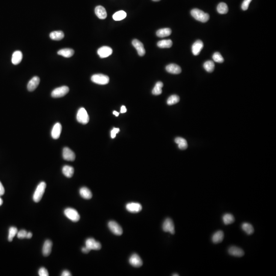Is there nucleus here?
<instances>
[{"label": "nucleus", "instance_id": "obj_1", "mask_svg": "<svg viewBox=\"0 0 276 276\" xmlns=\"http://www.w3.org/2000/svg\"><path fill=\"white\" fill-rule=\"evenodd\" d=\"M191 14L195 20L202 23L208 21L210 18L209 14L197 8L192 9L191 11Z\"/></svg>", "mask_w": 276, "mask_h": 276}, {"label": "nucleus", "instance_id": "obj_2", "mask_svg": "<svg viewBox=\"0 0 276 276\" xmlns=\"http://www.w3.org/2000/svg\"><path fill=\"white\" fill-rule=\"evenodd\" d=\"M46 188V184L44 182H42L38 185L36 190L33 194V201L35 202H38L42 198Z\"/></svg>", "mask_w": 276, "mask_h": 276}, {"label": "nucleus", "instance_id": "obj_3", "mask_svg": "<svg viewBox=\"0 0 276 276\" xmlns=\"http://www.w3.org/2000/svg\"><path fill=\"white\" fill-rule=\"evenodd\" d=\"M91 80L94 83L98 85H105L109 83L110 78L109 76L102 74H94L91 77Z\"/></svg>", "mask_w": 276, "mask_h": 276}, {"label": "nucleus", "instance_id": "obj_4", "mask_svg": "<svg viewBox=\"0 0 276 276\" xmlns=\"http://www.w3.org/2000/svg\"><path fill=\"white\" fill-rule=\"evenodd\" d=\"M77 120L79 123L82 124H86L89 121V116L86 109L83 107L80 108L77 112Z\"/></svg>", "mask_w": 276, "mask_h": 276}, {"label": "nucleus", "instance_id": "obj_5", "mask_svg": "<svg viewBox=\"0 0 276 276\" xmlns=\"http://www.w3.org/2000/svg\"><path fill=\"white\" fill-rule=\"evenodd\" d=\"M64 214L68 218L73 222H77L80 219V215L78 212L73 208H68L65 209Z\"/></svg>", "mask_w": 276, "mask_h": 276}, {"label": "nucleus", "instance_id": "obj_6", "mask_svg": "<svg viewBox=\"0 0 276 276\" xmlns=\"http://www.w3.org/2000/svg\"><path fill=\"white\" fill-rule=\"evenodd\" d=\"M69 92V88L67 86H62L56 88L51 93V96L53 98H61L66 95Z\"/></svg>", "mask_w": 276, "mask_h": 276}, {"label": "nucleus", "instance_id": "obj_7", "mask_svg": "<svg viewBox=\"0 0 276 276\" xmlns=\"http://www.w3.org/2000/svg\"><path fill=\"white\" fill-rule=\"evenodd\" d=\"M163 231L165 232H169L171 234L175 233V227L174 222L170 218H167L164 220L162 226Z\"/></svg>", "mask_w": 276, "mask_h": 276}, {"label": "nucleus", "instance_id": "obj_8", "mask_svg": "<svg viewBox=\"0 0 276 276\" xmlns=\"http://www.w3.org/2000/svg\"><path fill=\"white\" fill-rule=\"evenodd\" d=\"M108 226L113 234L116 235H121L123 233L122 228L115 221H110L108 223Z\"/></svg>", "mask_w": 276, "mask_h": 276}, {"label": "nucleus", "instance_id": "obj_9", "mask_svg": "<svg viewBox=\"0 0 276 276\" xmlns=\"http://www.w3.org/2000/svg\"><path fill=\"white\" fill-rule=\"evenodd\" d=\"M86 246L90 250H99L101 248V245L100 242H97L94 238H90L86 241Z\"/></svg>", "mask_w": 276, "mask_h": 276}, {"label": "nucleus", "instance_id": "obj_10", "mask_svg": "<svg viewBox=\"0 0 276 276\" xmlns=\"http://www.w3.org/2000/svg\"><path fill=\"white\" fill-rule=\"evenodd\" d=\"M230 255L236 257H242L245 255V252L242 249L236 246H232L228 249Z\"/></svg>", "mask_w": 276, "mask_h": 276}, {"label": "nucleus", "instance_id": "obj_11", "mask_svg": "<svg viewBox=\"0 0 276 276\" xmlns=\"http://www.w3.org/2000/svg\"><path fill=\"white\" fill-rule=\"evenodd\" d=\"M113 53L112 49L110 47L107 46H103L100 48L97 51V53L101 58H107L110 56Z\"/></svg>", "mask_w": 276, "mask_h": 276}, {"label": "nucleus", "instance_id": "obj_12", "mask_svg": "<svg viewBox=\"0 0 276 276\" xmlns=\"http://www.w3.org/2000/svg\"><path fill=\"white\" fill-rule=\"evenodd\" d=\"M62 157L63 159L68 161H73L75 159V153L68 147H65L62 151Z\"/></svg>", "mask_w": 276, "mask_h": 276}, {"label": "nucleus", "instance_id": "obj_13", "mask_svg": "<svg viewBox=\"0 0 276 276\" xmlns=\"http://www.w3.org/2000/svg\"><path fill=\"white\" fill-rule=\"evenodd\" d=\"M126 210L131 213H138L142 209L141 205L137 202H130L126 206Z\"/></svg>", "mask_w": 276, "mask_h": 276}, {"label": "nucleus", "instance_id": "obj_14", "mask_svg": "<svg viewBox=\"0 0 276 276\" xmlns=\"http://www.w3.org/2000/svg\"><path fill=\"white\" fill-rule=\"evenodd\" d=\"M133 46L135 48L139 55L143 56L145 55V50L143 44L140 41L137 39H134L132 42Z\"/></svg>", "mask_w": 276, "mask_h": 276}, {"label": "nucleus", "instance_id": "obj_15", "mask_svg": "<svg viewBox=\"0 0 276 276\" xmlns=\"http://www.w3.org/2000/svg\"><path fill=\"white\" fill-rule=\"evenodd\" d=\"M129 262L131 266L136 267H140L143 264V261L140 257L137 254H134L131 255L129 259Z\"/></svg>", "mask_w": 276, "mask_h": 276}, {"label": "nucleus", "instance_id": "obj_16", "mask_svg": "<svg viewBox=\"0 0 276 276\" xmlns=\"http://www.w3.org/2000/svg\"><path fill=\"white\" fill-rule=\"evenodd\" d=\"M204 47V44L201 40H198L192 46V52L195 56L199 54Z\"/></svg>", "mask_w": 276, "mask_h": 276}, {"label": "nucleus", "instance_id": "obj_17", "mask_svg": "<svg viewBox=\"0 0 276 276\" xmlns=\"http://www.w3.org/2000/svg\"><path fill=\"white\" fill-rule=\"evenodd\" d=\"M40 82V78L38 76H34L28 83L27 89L30 92H32L36 89Z\"/></svg>", "mask_w": 276, "mask_h": 276}, {"label": "nucleus", "instance_id": "obj_18", "mask_svg": "<svg viewBox=\"0 0 276 276\" xmlns=\"http://www.w3.org/2000/svg\"><path fill=\"white\" fill-rule=\"evenodd\" d=\"M62 126L61 123H56L53 126L51 131L52 137L54 139H58L61 136Z\"/></svg>", "mask_w": 276, "mask_h": 276}, {"label": "nucleus", "instance_id": "obj_19", "mask_svg": "<svg viewBox=\"0 0 276 276\" xmlns=\"http://www.w3.org/2000/svg\"><path fill=\"white\" fill-rule=\"evenodd\" d=\"M166 70L168 72L174 74H180L182 72L181 67L174 63H171L167 66Z\"/></svg>", "mask_w": 276, "mask_h": 276}, {"label": "nucleus", "instance_id": "obj_20", "mask_svg": "<svg viewBox=\"0 0 276 276\" xmlns=\"http://www.w3.org/2000/svg\"><path fill=\"white\" fill-rule=\"evenodd\" d=\"M95 12L97 17L101 20H104L107 17V12L106 9L103 6H97L95 8Z\"/></svg>", "mask_w": 276, "mask_h": 276}, {"label": "nucleus", "instance_id": "obj_21", "mask_svg": "<svg viewBox=\"0 0 276 276\" xmlns=\"http://www.w3.org/2000/svg\"><path fill=\"white\" fill-rule=\"evenodd\" d=\"M52 242L50 240H46L42 247V254L44 256H48L52 251Z\"/></svg>", "mask_w": 276, "mask_h": 276}, {"label": "nucleus", "instance_id": "obj_22", "mask_svg": "<svg viewBox=\"0 0 276 276\" xmlns=\"http://www.w3.org/2000/svg\"><path fill=\"white\" fill-rule=\"evenodd\" d=\"M224 238V233L223 231H216L212 235V241L215 244H217L222 242Z\"/></svg>", "mask_w": 276, "mask_h": 276}, {"label": "nucleus", "instance_id": "obj_23", "mask_svg": "<svg viewBox=\"0 0 276 276\" xmlns=\"http://www.w3.org/2000/svg\"><path fill=\"white\" fill-rule=\"evenodd\" d=\"M23 58V54L20 51H16L12 54L11 62L14 65H18L21 62Z\"/></svg>", "mask_w": 276, "mask_h": 276}, {"label": "nucleus", "instance_id": "obj_24", "mask_svg": "<svg viewBox=\"0 0 276 276\" xmlns=\"http://www.w3.org/2000/svg\"><path fill=\"white\" fill-rule=\"evenodd\" d=\"M58 54L59 55L63 56L64 58H69L74 55V51L72 49H62L58 52Z\"/></svg>", "mask_w": 276, "mask_h": 276}, {"label": "nucleus", "instance_id": "obj_25", "mask_svg": "<svg viewBox=\"0 0 276 276\" xmlns=\"http://www.w3.org/2000/svg\"><path fill=\"white\" fill-rule=\"evenodd\" d=\"M79 193L84 199H90L92 198V193L89 189L86 187H82L79 190Z\"/></svg>", "mask_w": 276, "mask_h": 276}, {"label": "nucleus", "instance_id": "obj_26", "mask_svg": "<svg viewBox=\"0 0 276 276\" xmlns=\"http://www.w3.org/2000/svg\"><path fill=\"white\" fill-rule=\"evenodd\" d=\"M62 172L63 175L66 176V178H70L71 177H72L74 174V168L69 165H65L62 167Z\"/></svg>", "mask_w": 276, "mask_h": 276}, {"label": "nucleus", "instance_id": "obj_27", "mask_svg": "<svg viewBox=\"0 0 276 276\" xmlns=\"http://www.w3.org/2000/svg\"><path fill=\"white\" fill-rule=\"evenodd\" d=\"M65 37L64 33L62 31H54L50 34V38L54 41H60Z\"/></svg>", "mask_w": 276, "mask_h": 276}, {"label": "nucleus", "instance_id": "obj_28", "mask_svg": "<svg viewBox=\"0 0 276 276\" xmlns=\"http://www.w3.org/2000/svg\"><path fill=\"white\" fill-rule=\"evenodd\" d=\"M242 228L246 234L250 235L254 232V229L251 224L248 222H244L242 225Z\"/></svg>", "mask_w": 276, "mask_h": 276}, {"label": "nucleus", "instance_id": "obj_29", "mask_svg": "<svg viewBox=\"0 0 276 276\" xmlns=\"http://www.w3.org/2000/svg\"><path fill=\"white\" fill-rule=\"evenodd\" d=\"M172 33V31L170 28H166L163 29H159L157 31L156 34L159 38H165L171 35Z\"/></svg>", "mask_w": 276, "mask_h": 276}, {"label": "nucleus", "instance_id": "obj_30", "mask_svg": "<svg viewBox=\"0 0 276 276\" xmlns=\"http://www.w3.org/2000/svg\"><path fill=\"white\" fill-rule=\"evenodd\" d=\"M175 142L178 144V148L180 150H185L188 147L187 141L183 138L178 137L175 138Z\"/></svg>", "mask_w": 276, "mask_h": 276}, {"label": "nucleus", "instance_id": "obj_31", "mask_svg": "<svg viewBox=\"0 0 276 276\" xmlns=\"http://www.w3.org/2000/svg\"><path fill=\"white\" fill-rule=\"evenodd\" d=\"M157 46L160 48H169L172 47V42L171 39H164L159 41Z\"/></svg>", "mask_w": 276, "mask_h": 276}, {"label": "nucleus", "instance_id": "obj_32", "mask_svg": "<svg viewBox=\"0 0 276 276\" xmlns=\"http://www.w3.org/2000/svg\"><path fill=\"white\" fill-rule=\"evenodd\" d=\"M222 221L225 225H229L235 222V218L234 216L230 213H226L222 216Z\"/></svg>", "mask_w": 276, "mask_h": 276}, {"label": "nucleus", "instance_id": "obj_33", "mask_svg": "<svg viewBox=\"0 0 276 276\" xmlns=\"http://www.w3.org/2000/svg\"><path fill=\"white\" fill-rule=\"evenodd\" d=\"M163 87V82H158L155 84V86L153 89L152 93L154 95H159L162 93V88Z\"/></svg>", "mask_w": 276, "mask_h": 276}, {"label": "nucleus", "instance_id": "obj_34", "mask_svg": "<svg viewBox=\"0 0 276 276\" xmlns=\"http://www.w3.org/2000/svg\"><path fill=\"white\" fill-rule=\"evenodd\" d=\"M217 10L219 14H226V13H228L229 10L228 5L225 3L221 2L217 6Z\"/></svg>", "mask_w": 276, "mask_h": 276}, {"label": "nucleus", "instance_id": "obj_35", "mask_svg": "<svg viewBox=\"0 0 276 276\" xmlns=\"http://www.w3.org/2000/svg\"><path fill=\"white\" fill-rule=\"evenodd\" d=\"M126 13L124 11L120 10L116 12L113 15V18L115 21H121L123 20L126 17Z\"/></svg>", "mask_w": 276, "mask_h": 276}, {"label": "nucleus", "instance_id": "obj_36", "mask_svg": "<svg viewBox=\"0 0 276 276\" xmlns=\"http://www.w3.org/2000/svg\"><path fill=\"white\" fill-rule=\"evenodd\" d=\"M204 68L208 72H212L214 70V63L211 61H207L204 63Z\"/></svg>", "mask_w": 276, "mask_h": 276}, {"label": "nucleus", "instance_id": "obj_37", "mask_svg": "<svg viewBox=\"0 0 276 276\" xmlns=\"http://www.w3.org/2000/svg\"><path fill=\"white\" fill-rule=\"evenodd\" d=\"M180 101V97L176 95H171L168 99L167 103L169 106H172L176 104Z\"/></svg>", "mask_w": 276, "mask_h": 276}, {"label": "nucleus", "instance_id": "obj_38", "mask_svg": "<svg viewBox=\"0 0 276 276\" xmlns=\"http://www.w3.org/2000/svg\"><path fill=\"white\" fill-rule=\"evenodd\" d=\"M18 232V229L17 228L12 226L10 228L9 230V234H8V239L9 242H12L14 237L17 235V233Z\"/></svg>", "mask_w": 276, "mask_h": 276}, {"label": "nucleus", "instance_id": "obj_39", "mask_svg": "<svg viewBox=\"0 0 276 276\" xmlns=\"http://www.w3.org/2000/svg\"><path fill=\"white\" fill-rule=\"evenodd\" d=\"M212 58H213V61L216 62H218V63H222L224 62L223 57L222 56L221 54L218 52H216L215 53H214Z\"/></svg>", "mask_w": 276, "mask_h": 276}, {"label": "nucleus", "instance_id": "obj_40", "mask_svg": "<svg viewBox=\"0 0 276 276\" xmlns=\"http://www.w3.org/2000/svg\"><path fill=\"white\" fill-rule=\"evenodd\" d=\"M27 233L26 230H22L17 233V237L20 239L27 238Z\"/></svg>", "mask_w": 276, "mask_h": 276}, {"label": "nucleus", "instance_id": "obj_41", "mask_svg": "<svg viewBox=\"0 0 276 276\" xmlns=\"http://www.w3.org/2000/svg\"><path fill=\"white\" fill-rule=\"evenodd\" d=\"M252 0H244L242 5V8L243 10H246L249 8V5Z\"/></svg>", "mask_w": 276, "mask_h": 276}, {"label": "nucleus", "instance_id": "obj_42", "mask_svg": "<svg viewBox=\"0 0 276 276\" xmlns=\"http://www.w3.org/2000/svg\"><path fill=\"white\" fill-rule=\"evenodd\" d=\"M38 275L40 276H48V272L45 267H41L38 270Z\"/></svg>", "mask_w": 276, "mask_h": 276}, {"label": "nucleus", "instance_id": "obj_43", "mask_svg": "<svg viewBox=\"0 0 276 276\" xmlns=\"http://www.w3.org/2000/svg\"><path fill=\"white\" fill-rule=\"evenodd\" d=\"M119 131V128H114L112 130L111 133H110V134H110V136H111V137H112V139H114V138L116 137V136L117 134H118Z\"/></svg>", "mask_w": 276, "mask_h": 276}, {"label": "nucleus", "instance_id": "obj_44", "mask_svg": "<svg viewBox=\"0 0 276 276\" xmlns=\"http://www.w3.org/2000/svg\"><path fill=\"white\" fill-rule=\"evenodd\" d=\"M5 193L4 188L3 187V185L0 182V196H2Z\"/></svg>", "mask_w": 276, "mask_h": 276}, {"label": "nucleus", "instance_id": "obj_45", "mask_svg": "<svg viewBox=\"0 0 276 276\" xmlns=\"http://www.w3.org/2000/svg\"><path fill=\"white\" fill-rule=\"evenodd\" d=\"M61 275L62 276H71V274L69 270H65L62 272V275Z\"/></svg>", "mask_w": 276, "mask_h": 276}, {"label": "nucleus", "instance_id": "obj_46", "mask_svg": "<svg viewBox=\"0 0 276 276\" xmlns=\"http://www.w3.org/2000/svg\"><path fill=\"white\" fill-rule=\"evenodd\" d=\"M82 252H83V253L87 254L88 253H89L90 250L89 249H88V247H86V246H85V247H82Z\"/></svg>", "mask_w": 276, "mask_h": 276}, {"label": "nucleus", "instance_id": "obj_47", "mask_svg": "<svg viewBox=\"0 0 276 276\" xmlns=\"http://www.w3.org/2000/svg\"><path fill=\"white\" fill-rule=\"evenodd\" d=\"M120 112H121V113L122 114L125 113L127 112L126 108L125 106H121Z\"/></svg>", "mask_w": 276, "mask_h": 276}, {"label": "nucleus", "instance_id": "obj_48", "mask_svg": "<svg viewBox=\"0 0 276 276\" xmlns=\"http://www.w3.org/2000/svg\"><path fill=\"white\" fill-rule=\"evenodd\" d=\"M32 237V233L31 232L27 233V238L30 239Z\"/></svg>", "mask_w": 276, "mask_h": 276}, {"label": "nucleus", "instance_id": "obj_49", "mask_svg": "<svg viewBox=\"0 0 276 276\" xmlns=\"http://www.w3.org/2000/svg\"><path fill=\"white\" fill-rule=\"evenodd\" d=\"M113 114L114 115H115L116 116L118 117L119 115V113H118V112H116V111H114L113 112Z\"/></svg>", "mask_w": 276, "mask_h": 276}, {"label": "nucleus", "instance_id": "obj_50", "mask_svg": "<svg viewBox=\"0 0 276 276\" xmlns=\"http://www.w3.org/2000/svg\"><path fill=\"white\" fill-rule=\"evenodd\" d=\"M3 199H2L1 198H0V206L3 204Z\"/></svg>", "mask_w": 276, "mask_h": 276}, {"label": "nucleus", "instance_id": "obj_51", "mask_svg": "<svg viewBox=\"0 0 276 276\" xmlns=\"http://www.w3.org/2000/svg\"><path fill=\"white\" fill-rule=\"evenodd\" d=\"M172 276H179V275H178V274H174V275H172Z\"/></svg>", "mask_w": 276, "mask_h": 276}, {"label": "nucleus", "instance_id": "obj_52", "mask_svg": "<svg viewBox=\"0 0 276 276\" xmlns=\"http://www.w3.org/2000/svg\"><path fill=\"white\" fill-rule=\"evenodd\" d=\"M153 1L158 2L160 1V0H153Z\"/></svg>", "mask_w": 276, "mask_h": 276}]
</instances>
